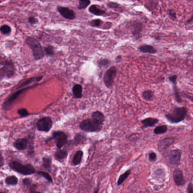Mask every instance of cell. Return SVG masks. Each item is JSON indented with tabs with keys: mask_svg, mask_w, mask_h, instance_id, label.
Segmentation results:
<instances>
[{
	"mask_svg": "<svg viewBox=\"0 0 193 193\" xmlns=\"http://www.w3.org/2000/svg\"><path fill=\"white\" fill-rule=\"evenodd\" d=\"M188 109L185 107H177L165 116L169 123L177 124L184 120L188 115Z\"/></svg>",
	"mask_w": 193,
	"mask_h": 193,
	"instance_id": "obj_1",
	"label": "cell"
},
{
	"mask_svg": "<svg viewBox=\"0 0 193 193\" xmlns=\"http://www.w3.org/2000/svg\"><path fill=\"white\" fill-rule=\"evenodd\" d=\"M103 124L95 118L91 117L81 121L79 124V128L86 133L99 132L102 130Z\"/></svg>",
	"mask_w": 193,
	"mask_h": 193,
	"instance_id": "obj_2",
	"label": "cell"
},
{
	"mask_svg": "<svg viewBox=\"0 0 193 193\" xmlns=\"http://www.w3.org/2000/svg\"><path fill=\"white\" fill-rule=\"evenodd\" d=\"M26 43L32 50L35 61H37L42 59L45 57V53L44 49L37 39L33 37H28L26 40Z\"/></svg>",
	"mask_w": 193,
	"mask_h": 193,
	"instance_id": "obj_3",
	"label": "cell"
},
{
	"mask_svg": "<svg viewBox=\"0 0 193 193\" xmlns=\"http://www.w3.org/2000/svg\"><path fill=\"white\" fill-rule=\"evenodd\" d=\"M9 166L10 169L23 176H29L36 173V169L32 164H23L18 161H13L9 163Z\"/></svg>",
	"mask_w": 193,
	"mask_h": 193,
	"instance_id": "obj_4",
	"label": "cell"
},
{
	"mask_svg": "<svg viewBox=\"0 0 193 193\" xmlns=\"http://www.w3.org/2000/svg\"><path fill=\"white\" fill-rule=\"evenodd\" d=\"M52 140H54L58 149H61L68 143V135L63 131L57 130L52 133V135L45 140V143H48Z\"/></svg>",
	"mask_w": 193,
	"mask_h": 193,
	"instance_id": "obj_5",
	"label": "cell"
},
{
	"mask_svg": "<svg viewBox=\"0 0 193 193\" xmlns=\"http://www.w3.org/2000/svg\"><path fill=\"white\" fill-rule=\"evenodd\" d=\"M16 68L14 63L11 61H6L2 65L0 70V77L1 79H11L15 74Z\"/></svg>",
	"mask_w": 193,
	"mask_h": 193,
	"instance_id": "obj_6",
	"label": "cell"
},
{
	"mask_svg": "<svg viewBox=\"0 0 193 193\" xmlns=\"http://www.w3.org/2000/svg\"><path fill=\"white\" fill-rule=\"evenodd\" d=\"M117 69L115 66H112L108 70H107L106 73L104 75L103 77V82L106 87L111 89L113 87L114 84L115 79L117 76Z\"/></svg>",
	"mask_w": 193,
	"mask_h": 193,
	"instance_id": "obj_7",
	"label": "cell"
},
{
	"mask_svg": "<svg viewBox=\"0 0 193 193\" xmlns=\"http://www.w3.org/2000/svg\"><path fill=\"white\" fill-rule=\"evenodd\" d=\"M53 121L51 117L45 116L40 119L36 123L37 129L45 133H48L53 126Z\"/></svg>",
	"mask_w": 193,
	"mask_h": 193,
	"instance_id": "obj_8",
	"label": "cell"
},
{
	"mask_svg": "<svg viewBox=\"0 0 193 193\" xmlns=\"http://www.w3.org/2000/svg\"><path fill=\"white\" fill-rule=\"evenodd\" d=\"M31 88V86L26 87V88H21L20 89L18 90L17 92H15L14 93H13L4 102V103L2 105V109L4 111H8V110H9V109L11 108V107L12 106V105L14 103V102L15 101V100L19 97L20 95L22 93L25 92L26 91L29 89V88Z\"/></svg>",
	"mask_w": 193,
	"mask_h": 193,
	"instance_id": "obj_9",
	"label": "cell"
},
{
	"mask_svg": "<svg viewBox=\"0 0 193 193\" xmlns=\"http://www.w3.org/2000/svg\"><path fill=\"white\" fill-rule=\"evenodd\" d=\"M182 151L179 149L171 150L168 155V160L170 164L177 165L179 164Z\"/></svg>",
	"mask_w": 193,
	"mask_h": 193,
	"instance_id": "obj_10",
	"label": "cell"
},
{
	"mask_svg": "<svg viewBox=\"0 0 193 193\" xmlns=\"http://www.w3.org/2000/svg\"><path fill=\"white\" fill-rule=\"evenodd\" d=\"M57 10L58 13L63 16V18L69 20L74 19L76 17L75 13L73 10L69 9V7H63L58 6Z\"/></svg>",
	"mask_w": 193,
	"mask_h": 193,
	"instance_id": "obj_11",
	"label": "cell"
},
{
	"mask_svg": "<svg viewBox=\"0 0 193 193\" xmlns=\"http://www.w3.org/2000/svg\"><path fill=\"white\" fill-rule=\"evenodd\" d=\"M29 144V139L27 138H20L15 140L13 142V147L18 151L25 150Z\"/></svg>",
	"mask_w": 193,
	"mask_h": 193,
	"instance_id": "obj_12",
	"label": "cell"
},
{
	"mask_svg": "<svg viewBox=\"0 0 193 193\" xmlns=\"http://www.w3.org/2000/svg\"><path fill=\"white\" fill-rule=\"evenodd\" d=\"M175 141L174 137H167L160 140L158 144V148L160 151H163L167 149L170 146L173 145Z\"/></svg>",
	"mask_w": 193,
	"mask_h": 193,
	"instance_id": "obj_13",
	"label": "cell"
},
{
	"mask_svg": "<svg viewBox=\"0 0 193 193\" xmlns=\"http://www.w3.org/2000/svg\"><path fill=\"white\" fill-rule=\"evenodd\" d=\"M177 76L176 75H174L169 76V80L170 82H172V84L173 85L175 99L177 102L180 103L182 101V99H181V96H179V90H178V88L177 87Z\"/></svg>",
	"mask_w": 193,
	"mask_h": 193,
	"instance_id": "obj_14",
	"label": "cell"
},
{
	"mask_svg": "<svg viewBox=\"0 0 193 193\" xmlns=\"http://www.w3.org/2000/svg\"><path fill=\"white\" fill-rule=\"evenodd\" d=\"M159 123V120L156 118L154 117H147L141 121L142 124V129H144L148 127H152Z\"/></svg>",
	"mask_w": 193,
	"mask_h": 193,
	"instance_id": "obj_15",
	"label": "cell"
},
{
	"mask_svg": "<svg viewBox=\"0 0 193 193\" xmlns=\"http://www.w3.org/2000/svg\"><path fill=\"white\" fill-rule=\"evenodd\" d=\"M173 179L174 183L177 185H183L185 183L183 179V173L179 169H176L173 173Z\"/></svg>",
	"mask_w": 193,
	"mask_h": 193,
	"instance_id": "obj_16",
	"label": "cell"
},
{
	"mask_svg": "<svg viewBox=\"0 0 193 193\" xmlns=\"http://www.w3.org/2000/svg\"><path fill=\"white\" fill-rule=\"evenodd\" d=\"M142 31V24L140 23H135L133 25L131 32L133 36L136 39H138L141 37V32Z\"/></svg>",
	"mask_w": 193,
	"mask_h": 193,
	"instance_id": "obj_17",
	"label": "cell"
},
{
	"mask_svg": "<svg viewBox=\"0 0 193 193\" xmlns=\"http://www.w3.org/2000/svg\"><path fill=\"white\" fill-rule=\"evenodd\" d=\"M43 78V76H35V77H31L29 79L26 80L24 81V82H22L18 88H23L26 87H29L30 84L34 83V82H39L41 81Z\"/></svg>",
	"mask_w": 193,
	"mask_h": 193,
	"instance_id": "obj_18",
	"label": "cell"
},
{
	"mask_svg": "<svg viewBox=\"0 0 193 193\" xmlns=\"http://www.w3.org/2000/svg\"><path fill=\"white\" fill-rule=\"evenodd\" d=\"M87 140L86 136L81 133H77L74 136V139L72 141V144L74 146H78L84 144Z\"/></svg>",
	"mask_w": 193,
	"mask_h": 193,
	"instance_id": "obj_19",
	"label": "cell"
},
{
	"mask_svg": "<svg viewBox=\"0 0 193 193\" xmlns=\"http://www.w3.org/2000/svg\"><path fill=\"white\" fill-rule=\"evenodd\" d=\"M52 164V158L51 156H44L42 159L41 165L44 169L49 172H51Z\"/></svg>",
	"mask_w": 193,
	"mask_h": 193,
	"instance_id": "obj_20",
	"label": "cell"
},
{
	"mask_svg": "<svg viewBox=\"0 0 193 193\" xmlns=\"http://www.w3.org/2000/svg\"><path fill=\"white\" fill-rule=\"evenodd\" d=\"M72 91L73 96L75 98H82L83 96V88L81 85L79 84H75L72 87Z\"/></svg>",
	"mask_w": 193,
	"mask_h": 193,
	"instance_id": "obj_21",
	"label": "cell"
},
{
	"mask_svg": "<svg viewBox=\"0 0 193 193\" xmlns=\"http://www.w3.org/2000/svg\"><path fill=\"white\" fill-rule=\"evenodd\" d=\"M68 151L66 150H63V149H58L57 151H56L54 154V158L57 161L62 162L63 160L66 159L68 157Z\"/></svg>",
	"mask_w": 193,
	"mask_h": 193,
	"instance_id": "obj_22",
	"label": "cell"
},
{
	"mask_svg": "<svg viewBox=\"0 0 193 193\" xmlns=\"http://www.w3.org/2000/svg\"><path fill=\"white\" fill-rule=\"evenodd\" d=\"M83 156V152L82 150H78L74 155L72 159L73 166H77L81 163L82 158Z\"/></svg>",
	"mask_w": 193,
	"mask_h": 193,
	"instance_id": "obj_23",
	"label": "cell"
},
{
	"mask_svg": "<svg viewBox=\"0 0 193 193\" xmlns=\"http://www.w3.org/2000/svg\"><path fill=\"white\" fill-rule=\"evenodd\" d=\"M140 52L143 53L155 54L157 53V50L150 45H143L139 47Z\"/></svg>",
	"mask_w": 193,
	"mask_h": 193,
	"instance_id": "obj_24",
	"label": "cell"
},
{
	"mask_svg": "<svg viewBox=\"0 0 193 193\" xmlns=\"http://www.w3.org/2000/svg\"><path fill=\"white\" fill-rule=\"evenodd\" d=\"M5 183L8 186H15L18 183V179L14 175L9 176L5 179Z\"/></svg>",
	"mask_w": 193,
	"mask_h": 193,
	"instance_id": "obj_25",
	"label": "cell"
},
{
	"mask_svg": "<svg viewBox=\"0 0 193 193\" xmlns=\"http://www.w3.org/2000/svg\"><path fill=\"white\" fill-rule=\"evenodd\" d=\"M89 12L92 14L96 16H102L106 14V11L104 10H101L99 9L97 6L95 5H92L88 9Z\"/></svg>",
	"mask_w": 193,
	"mask_h": 193,
	"instance_id": "obj_26",
	"label": "cell"
},
{
	"mask_svg": "<svg viewBox=\"0 0 193 193\" xmlns=\"http://www.w3.org/2000/svg\"><path fill=\"white\" fill-rule=\"evenodd\" d=\"M91 117L95 118V119L99 121L100 122H101L103 124H104V122L105 119H106L104 114L101 111H94L93 112H92Z\"/></svg>",
	"mask_w": 193,
	"mask_h": 193,
	"instance_id": "obj_27",
	"label": "cell"
},
{
	"mask_svg": "<svg viewBox=\"0 0 193 193\" xmlns=\"http://www.w3.org/2000/svg\"><path fill=\"white\" fill-rule=\"evenodd\" d=\"M167 130L168 127L166 125L158 126L154 129V133L155 135H162L165 133Z\"/></svg>",
	"mask_w": 193,
	"mask_h": 193,
	"instance_id": "obj_28",
	"label": "cell"
},
{
	"mask_svg": "<svg viewBox=\"0 0 193 193\" xmlns=\"http://www.w3.org/2000/svg\"><path fill=\"white\" fill-rule=\"evenodd\" d=\"M154 92L151 90H146L142 92V96L146 101H151L154 97Z\"/></svg>",
	"mask_w": 193,
	"mask_h": 193,
	"instance_id": "obj_29",
	"label": "cell"
},
{
	"mask_svg": "<svg viewBox=\"0 0 193 193\" xmlns=\"http://www.w3.org/2000/svg\"><path fill=\"white\" fill-rule=\"evenodd\" d=\"M130 170H128L126 172H125L124 174H121L118 179V181H117V185L118 186L121 185L122 183H123L126 180V179H127L129 176L130 174Z\"/></svg>",
	"mask_w": 193,
	"mask_h": 193,
	"instance_id": "obj_30",
	"label": "cell"
},
{
	"mask_svg": "<svg viewBox=\"0 0 193 193\" xmlns=\"http://www.w3.org/2000/svg\"><path fill=\"white\" fill-rule=\"evenodd\" d=\"M36 174L40 176L43 177L44 179H46L49 183H53V179L48 173H47L46 172H44V171H36Z\"/></svg>",
	"mask_w": 193,
	"mask_h": 193,
	"instance_id": "obj_31",
	"label": "cell"
},
{
	"mask_svg": "<svg viewBox=\"0 0 193 193\" xmlns=\"http://www.w3.org/2000/svg\"><path fill=\"white\" fill-rule=\"evenodd\" d=\"M91 4L90 0H79L78 9L79 10L84 9Z\"/></svg>",
	"mask_w": 193,
	"mask_h": 193,
	"instance_id": "obj_32",
	"label": "cell"
},
{
	"mask_svg": "<svg viewBox=\"0 0 193 193\" xmlns=\"http://www.w3.org/2000/svg\"><path fill=\"white\" fill-rule=\"evenodd\" d=\"M100 68H106L108 67L111 63V61L108 59H100L97 62Z\"/></svg>",
	"mask_w": 193,
	"mask_h": 193,
	"instance_id": "obj_33",
	"label": "cell"
},
{
	"mask_svg": "<svg viewBox=\"0 0 193 193\" xmlns=\"http://www.w3.org/2000/svg\"><path fill=\"white\" fill-rule=\"evenodd\" d=\"M28 155L32 157L35 155V150H34V141L31 138L29 140V144L28 146Z\"/></svg>",
	"mask_w": 193,
	"mask_h": 193,
	"instance_id": "obj_34",
	"label": "cell"
},
{
	"mask_svg": "<svg viewBox=\"0 0 193 193\" xmlns=\"http://www.w3.org/2000/svg\"><path fill=\"white\" fill-rule=\"evenodd\" d=\"M1 32L4 34H9L11 32V28L9 25L7 24H4L1 25L0 28Z\"/></svg>",
	"mask_w": 193,
	"mask_h": 193,
	"instance_id": "obj_35",
	"label": "cell"
},
{
	"mask_svg": "<svg viewBox=\"0 0 193 193\" xmlns=\"http://www.w3.org/2000/svg\"><path fill=\"white\" fill-rule=\"evenodd\" d=\"M17 113L20 117H25L29 115V111L26 108H20L19 110H18Z\"/></svg>",
	"mask_w": 193,
	"mask_h": 193,
	"instance_id": "obj_36",
	"label": "cell"
},
{
	"mask_svg": "<svg viewBox=\"0 0 193 193\" xmlns=\"http://www.w3.org/2000/svg\"><path fill=\"white\" fill-rule=\"evenodd\" d=\"M44 52L45 55L48 56H52L54 55V47L53 46L48 45L44 48Z\"/></svg>",
	"mask_w": 193,
	"mask_h": 193,
	"instance_id": "obj_37",
	"label": "cell"
},
{
	"mask_svg": "<svg viewBox=\"0 0 193 193\" xmlns=\"http://www.w3.org/2000/svg\"><path fill=\"white\" fill-rule=\"evenodd\" d=\"M103 24V21L101 19H94L92 20L91 22H90V24L92 27H100Z\"/></svg>",
	"mask_w": 193,
	"mask_h": 193,
	"instance_id": "obj_38",
	"label": "cell"
},
{
	"mask_svg": "<svg viewBox=\"0 0 193 193\" xmlns=\"http://www.w3.org/2000/svg\"><path fill=\"white\" fill-rule=\"evenodd\" d=\"M32 181L29 178H24L22 180V183L23 185L27 187H29L32 185Z\"/></svg>",
	"mask_w": 193,
	"mask_h": 193,
	"instance_id": "obj_39",
	"label": "cell"
},
{
	"mask_svg": "<svg viewBox=\"0 0 193 193\" xmlns=\"http://www.w3.org/2000/svg\"><path fill=\"white\" fill-rule=\"evenodd\" d=\"M37 188L36 184H32L29 186V193H42L37 191L36 189Z\"/></svg>",
	"mask_w": 193,
	"mask_h": 193,
	"instance_id": "obj_40",
	"label": "cell"
},
{
	"mask_svg": "<svg viewBox=\"0 0 193 193\" xmlns=\"http://www.w3.org/2000/svg\"><path fill=\"white\" fill-rule=\"evenodd\" d=\"M108 6L111 9H116V8H118L120 5L118 4L117 3H116V2H109L108 3Z\"/></svg>",
	"mask_w": 193,
	"mask_h": 193,
	"instance_id": "obj_41",
	"label": "cell"
},
{
	"mask_svg": "<svg viewBox=\"0 0 193 193\" xmlns=\"http://www.w3.org/2000/svg\"><path fill=\"white\" fill-rule=\"evenodd\" d=\"M156 159H157L156 154L155 153H154V152L151 153L150 154H149V159L150 160V161H151V162H155L156 160Z\"/></svg>",
	"mask_w": 193,
	"mask_h": 193,
	"instance_id": "obj_42",
	"label": "cell"
},
{
	"mask_svg": "<svg viewBox=\"0 0 193 193\" xmlns=\"http://www.w3.org/2000/svg\"><path fill=\"white\" fill-rule=\"evenodd\" d=\"M168 14L170 15V16L173 18V19L176 18V13L174 12V11L173 10L170 9V10H168Z\"/></svg>",
	"mask_w": 193,
	"mask_h": 193,
	"instance_id": "obj_43",
	"label": "cell"
},
{
	"mask_svg": "<svg viewBox=\"0 0 193 193\" xmlns=\"http://www.w3.org/2000/svg\"><path fill=\"white\" fill-rule=\"evenodd\" d=\"M29 22L31 24H35L37 23L38 20L36 19L35 18L33 17V16H31V17H29Z\"/></svg>",
	"mask_w": 193,
	"mask_h": 193,
	"instance_id": "obj_44",
	"label": "cell"
},
{
	"mask_svg": "<svg viewBox=\"0 0 193 193\" xmlns=\"http://www.w3.org/2000/svg\"><path fill=\"white\" fill-rule=\"evenodd\" d=\"M188 193H193V185L190 183L188 187Z\"/></svg>",
	"mask_w": 193,
	"mask_h": 193,
	"instance_id": "obj_45",
	"label": "cell"
},
{
	"mask_svg": "<svg viewBox=\"0 0 193 193\" xmlns=\"http://www.w3.org/2000/svg\"><path fill=\"white\" fill-rule=\"evenodd\" d=\"M0 163H1L0 167H2L4 165V158H3L2 155V154H1V160H0Z\"/></svg>",
	"mask_w": 193,
	"mask_h": 193,
	"instance_id": "obj_46",
	"label": "cell"
},
{
	"mask_svg": "<svg viewBox=\"0 0 193 193\" xmlns=\"http://www.w3.org/2000/svg\"><path fill=\"white\" fill-rule=\"evenodd\" d=\"M193 21V15H192V16H191V17L188 20V21H187V22H186V23L187 24H189L190 23H191V22H192Z\"/></svg>",
	"mask_w": 193,
	"mask_h": 193,
	"instance_id": "obj_47",
	"label": "cell"
},
{
	"mask_svg": "<svg viewBox=\"0 0 193 193\" xmlns=\"http://www.w3.org/2000/svg\"><path fill=\"white\" fill-rule=\"evenodd\" d=\"M121 59H122V57H121V55H118V56H117V58H116V61H117V62L120 61Z\"/></svg>",
	"mask_w": 193,
	"mask_h": 193,
	"instance_id": "obj_48",
	"label": "cell"
},
{
	"mask_svg": "<svg viewBox=\"0 0 193 193\" xmlns=\"http://www.w3.org/2000/svg\"><path fill=\"white\" fill-rule=\"evenodd\" d=\"M99 188H96L95 189L93 193H99Z\"/></svg>",
	"mask_w": 193,
	"mask_h": 193,
	"instance_id": "obj_49",
	"label": "cell"
},
{
	"mask_svg": "<svg viewBox=\"0 0 193 193\" xmlns=\"http://www.w3.org/2000/svg\"><path fill=\"white\" fill-rule=\"evenodd\" d=\"M188 98L193 102V96H188Z\"/></svg>",
	"mask_w": 193,
	"mask_h": 193,
	"instance_id": "obj_50",
	"label": "cell"
},
{
	"mask_svg": "<svg viewBox=\"0 0 193 193\" xmlns=\"http://www.w3.org/2000/svg\"><path fill=\"white\" fill-rule=\"evenodd\" d=\"M187 1H188V2H190V1H191L192 0H187Z\"/></svg>",
	"mask_w": 193,
	"mask_h": 193,
	"instance_id": "obj_51",
	"label": "cell"
},
{
	"mask_svg": "<svg viewBox=\"0 0 193 193\" xmlns=\"http://www.w3.org/2000/svg\"><path fill=\"white\" fill-rule=\"evenodd\" d=\"M0 193H4V192H0Z\"/></svg>",
	"mask_w": 193,
	"mask_h": 193,
	"instance_id": "obj_52",
	"label": "cell"
}]
</instances>
